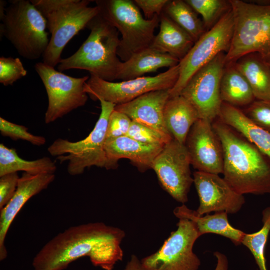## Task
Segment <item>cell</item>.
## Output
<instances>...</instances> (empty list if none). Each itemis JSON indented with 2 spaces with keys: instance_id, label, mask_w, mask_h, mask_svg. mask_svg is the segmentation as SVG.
<instances>
[{
  "instance_id": "obj_1",
  "label": "cell",
  "mask_w": 270,
  "mask_h": 270,
  "mask_svg": "<svg viewBox=\"0 0 270 270\" xmlns=\"http://www.w3.org/2000/svg\"><path fill=\"white\" fill-rule=\"evenodd\" d=\"M124 236L120 228L103 222L71 226L50 240L32 265L34 270H64L71 262L88 256L94 266L112 270L123 258L120 244Z\"/></svg>"
},
{
  "instance_id": "obj_2",
  "label": "cell",
  "mask_w": 270,
  "mask_h": 270,
  "mask_svg": "<svg viewBox=\"0 0 270 270\" xmlns=\"http://www.w3.org/2000/svg\"><path fill=\"white\" fill-rule=\"evenodd\" d=\"M212 126L222 144L226 182L243 195L270 194V158L218 118Z\"/></svg>"
},
{
  "instance_id": "obj_3",
  "label": "cell",
  "mask_w": 270,
  "mask_h": 270,
  "mask_svg": "<svg viewBox=\"0 0 270 270\" xmlns=\"http://www.w3.org/2000/svg\"><path fill=\"white\" fill-rule=\"evenodd\" d=\"M86 28L90 31L88 38L73 54L62 58L58 71L83 70L102 80L114 81L122 63L117 55L118 31L99 14Z\"/></svg>"
},
{
  "instance_id": "obj_4",
  "label": "cell",
  "mask_w": 270,
  "mask_h": 270,
  "mask_svg": "<svg viewBox=\"0 0 270 270\" xmlns=\"http://www.w3.org/2000/svg\"><path fill=\"white\" fill-rule=\"evenodd\" d=\"M45 18L50 34L42 62L54 67L60 63L64 48L99 14L98 8L88 6L90 0H31Z\"/></svg>"
},
{
  "instance_id": "obj_5",
  "label": "cell",
  "mask_w": 270,
  "mask_h": 270,
  "mask_svg": "<svg viewBox=\"0 0 270 270\" xmlns=\"http://www.w3.org/2000/svg\"><path fill=\"white\" fill-rule=\"evenodd\" d=\"M228 1L234 26L230 44L226 54V64L254 53L270 60V4Z\"/></svg>"
},
{
  "instance_id": "obj_6",
  "label": "cell",
  "mask_w": 270,
  "mask_h": 270,
  "mask_svg": "<svg viewBox=\"0 0 270 270\" xmlns=\"http://www.w3.org/2000/svg\"><path fill=\"white\" fill-rule=\"evenodd\" d=\"M9 2L0 19V38L5 36L24 58L38 59L50 42L45 18L30 0H12Z\"/></svg>"
},
{
  "instance_id": "obj_7",
  "label": "cell",
  "mask_w": 270,
  "mask_h": 270,
  "mask_svg": "<svg viewBox=\"0 0 270 270\" xmlns=\"http://www.w3.org/2000/svg\"><path fill=\"white\" fill-rule=\"evenodd\" d=\"M99 14L121 34L117 55L122 62L150 46L160 16L144 18L134 0H96Z\"/></svg>"
},
{
  "instance_id": "obj_8",
  "label": "cell",
  "mask_w": 270,
  "mask_h": 270,
  "mask_svg": "<svg viewBox=\"0 0 270 270\" xmlns=\"http://www.w3.org/2000/svg\"><path fill=\"white\" fill-rule=\"evenodd\" d=\"M101 112L96 125L85 138L72 142L57 138L48 148V152L57 156L60 163L68 161L67 170L71 176L82 174L92 166L106 168L107 158L104 150L109 117L115 104L100 100Z\"/></svg>"
},
{
  "instance_id": "obj_9",
  "label": "cell",
  "mask_w": 270,
  "mask_h": 270,
  "mask_svg": "<svg viewBox=\"0 0 270 270\" xmlns=\"http://www.w3.org/2000/svg\"><path fill=\"white\" fill-rule=\"evenodd\" d=\"M231 9L224 14L210 30L196 40L178 64L179 76L169 90L170 98L180 96L192 77L216 56L229 49L234 30Z\"/></svg>"
},
{
  "instance_id": "obj_10",
  "label": "cell",
  "mask_w": 270,
  "mask_h": 270,
  "mask_svg": "<svg viewBox=\"0 0 270 270\" xmlns=\"http://www.w3.org/2000/svg\"><path fill=\"white\" fill-rule=\"evenodd\" d=\"M34 68L48 94V106L44 116L46 124L52 122L85 105L88 96L85 92L84 86L88 76H68L43 62L36 64Z\"/></svg>"
},
{
  "instance_id": "obj_11",
  "label": "cell",
  "mask_w": 270,
  "mask_h": 270,
  "mask_svg": "<svg viewBox=\"0 0 270 270\" xmlns=\"http://www.w3.org/2000/svg\"><path fill=\"white\" fill-rule=\"evenodd\" d=\"M179 65L154 76H142L134 79L113 82L90 74L84 90L93 100H104L116 105L130 102L147 92L170 90L179 76Z\"/></svg>"
},
{
  "instance_id": "obj_12",
  "label": "cell",
  "mask_w": 270,
  "mask_h": 270,
  "mask_svg": "<svg viewBox=\"0 0 270 270\" xmlns=\"http://www.w3.org/2000/svg\"><path fill=\"white\" fill-rule=\"evenodd\" d=\"M177 226L158 250L140 260L145 270H198L200 260L193 246L200 236L188 220L180 218Z\"/></svg>"
},
{
  "instance_id": "obj_13",
  "label": "cell",
  "mask_w": 270,
  "mask_h": 270,
  "mask_svg": "<svg viewBox=\"0 0 270 270\" xmlns=\"http://www.w3.org/2000/svg\"><path fill=\"white\" fill-rule=\"evenodd\" d=\"M225 56L226 54L221 52L200 68L180 94L192 105L200 119L212 123L218 118L222 102L220 86L226 64Z\"/></svg>"
},
{
  "instance_id": "obj_14",
  "label": "cell",
  "mask_w": 270,
  "mask_h": 270,
  "mask_svg": "<svg viewBox=\"0 0 270 270\" xmlns=\"http://www.w3.org/2000/svg\"><path fill=\"white\" fill-rule=\"evenodd\" d=\"M190 164L185 145L173 138L164 146L152 167L162 188L183 204L188 202V193L194 183Z\"/></svg>"
},
{
  "instance_id": "obj_15",
  "label": "cell",
  "mask_w": 270,
  "mask_h": 270,
  "mask_svg": "<svg viewBox=\"0 0 270 270\" xmlns=\"http://www.w3.org/2000/svg\"><path fill=\"white\" fill-rule=\"evenodd\" d=\"M193 179L199 198L196 210L199 215L213 212L235 214L245 203L244 195L236 192L218 174L196 170Z\"/></svg>"
},
{
  "instance_id": "obj_16",
  "label": "cell",
  "mask_w": 270,
  "mask_h": 270,
  "mask_svg": "<svg viewBox=\"0 0 270 270\" xmlns=\"http://www.w3.org/2000/svg\"><path fill=\"white\" fill-rule=\"evenodd\" d=\"M184 145L190 164L197 171L222 174V146L211 122L198 119L190 130Z\"/></svg>"
},
{
  "instance_id": "obj_17",
  "label": "cell",
  "mask_w": 270,
  "mask_h": 270,
  "mask_svg": "<svg viewBox=\"0 0 270 270\" xmlns=\"http://www.w3.org/2000/svg\"><path fill=\"white\" fill-rule=\"evenodd\" d=\"M55 178L54 174H31L24 172L18 180L16 191L0 211V260L7 256L4 240L8 230L24 204L33 196L46 188Z\"/></svg>"
},
{
  "instance_id": "obj_18",
  "label": "cell",
  "mask_w": 270,
  "mask_h": 270,
  "mask_svg": "<svg viewBox=\"0 0 270 270\" xmlns=\"http://www.w3.org/2000/svg\"><path fill=\"white\" fill-rule=\"evenodd\" d=\"M169 90L147 92L130 102L116 105L114 110L124 114L132 121L173 138L166 128L164 118V106L170 98Z\"/></svg>"
},
{
  "instance_id": "obj_19",
  "label": "cell",
  "mask_w": 270,
  "mask_h": 270,
  "mask_svg": "<svg viewBox=\"0 0 270 270\" xmlns=\"http://www.w3.org/2000/svg\"><path fill=\"white\" fill-rule=\"evenodd\" d=\"M164 146L146 144L127 136L106 141V169H116L121 158H128L142 172L152 168L153 162Z\"/></svg>"
},
{
  "instance_id": "obj_20",
  "label": "cell",
  "mask_w": 270,
  "mask_h": 270,
  "mask_svg": "<svg viewBox=\"0 0 270 270\" xmlns=\"http://www.w3.org/2000/svg\"><path fill=\"white\" fill-rule=\"evenodd\" d=\"M174 214L179 219L185 218L192 221L200 236L208 233L216 234L228 238L235 245H239L242 244L246 234L230 224L228 214L226 212L200 216L196 210L190 209L183 204L176 208Z\"/></svg>"
},
{
  "instance_id": "obj_21",
  "label": "cell",
  "mask_w": 270,
  "mask_h": 270,
  "mask_svg": "<svg viewBox=\"0 0 270 270\" xmlns=\"http://www.w3.org/2000/svg\"><path fill=\"white\" fill-rule=\"evenodd\" d=\"M160 16V32L150 48L180 60L194 44L192 38L163 12Z\"/></svg>"
},
{
  "instance_id": "obj_22",
  "label": "cell",
  "mask_w": 270,
  "mask_h": 270,
  "mask_svg": "<svg viewBox=\"0 0 270 270\" xmlns=\"http://www.w3.org/2000/svg\"><path fill=\"white\" fill-rule=\"evenodd\" d=\"M270 158V132L255 124L238 107L222 102L218 118Z\"/></svg>"
},
{
  "instance_id": "obj_23",
  "label": "cell",
  "mask_w": 270,
  "mask_h": 270,
  "mask_svg": "<svg viewBox=\"0 0 270 270\" xmlns=\"http://www.w3.org/2000/svg\"><path fill=\"white\" fill-rule=\"evenodd\" d=\"M180 61L168 54L148 48L122 62L116 79L127 80L144 76V74L156 72L162 68L175 66Z\"/></svg>"
},
{
  "instance_id": "obj_24",
  "label": "cell",
  "mask_w": 270,
  "mask_h": 270,
  "mask_svg": "<svg viewBox=\"0 0 270 270\" xmlns=\"http://www.w3.org/2000/svg\"><path fill=\"white\" fill-rule=\"evenodd\" d=\"M164 118L173 138L184 144L192 126L200 119L192 105L181 95L168 100L164 108Z\"/></svg>"
},
{
  "instance_id": "obj_25",
  "label": "cell",
  "mask_w": 270,
  "mask_h": 270,
  "mask_svg": "<svg viewBox=\"0 0 270 270\" xmlns=\"http://www.w3.org/2000/svg\"><path fill=\"white\" fill-rule=\"evenodd\" d=\"M250 85L255 98L270 101V64L259 54H247L234 64Z\"/></svg>"
},
{
  "instance_id": "obj_26",
  "label": "cell",
  "mask_w": 270,
  "mask_h": 270,
  "mask_svg": "<svg viewBox=\"0 0 270 270\" xmlns=\"http://www.w3.org/2000/svg\"><path fill=\"white\" fill-rule=\"evenodd\" d=\"M230 65L228 68H224L221 78V100L222 102L236 107L248 106L255 99L252 88L235 65Z\"/></svg>"
},
{
  "instance_id": "obj_27",
  "label": "cell",
  "mask_w": 270,
  "mask_h": 270,
  "mask_svg": "<svg viewBox=\"0 0 270 270\" xmlns=\"http://www.w3.org/2000/svg\"><path fill=\"white\" fill-rule=\"evenodd\" d=\"M56 170V163L49 157L25 160L18 156L15 149L0 144V176L19 171L31 174H54Z\"/></svg>"
},
{
  "instance_id": "obj_28",
  "label": "cell",
  "mask_w": 270,
  "mask_h": 270,
  "mask_svg": "<svg viewBox=\"0 0 270 270\" xmlns=\"http://www.w3.org/2000/svg\"><path fill=\"white\" fill-rule=\"evenodd\" d=\"M163 12L186 31L194 42L206 32L202 20L185 0H168Z\"/></svg>"
},
{
  "instance_id": "obj_29",
  "label": "cell",
  "mask_w": 270,
  "mask_h": 270,
  "mask_svg": "<svg viewBox=\"0 0 270 270\" xmlns=\"http://www.w3.org/2000/svg\"><path fill=\"white\" fill-rule=\"evenodd\" d=\"M262 228L252 234H245L242 244L245 246L253 255L258 270H268L265 258V247L270 232V208L262 212Z\"/></svg>"
},
{
  "instance_id": "obj_30",
  "label": "cell",
  "mask_w": 270,
  "mask_h": 270,
  "mask_svg": "<svg viewBox=\"0 0 270 270\" xmlns=\"http://www.w3.org/2000/svg\"><path fill=\"white\" fill-rule=\"evenodd\" d=\"M202 17L204 26L212 27L230 8L229 1L222 0H185Z\"/></svg>"
},
{
  "instance_id": "obj_31",
  "label": "cell",
  "mask_w": 270,
  "mask_h": 270,
  "mask_svg": "<svg viewBox=\"0 0 270 270\" xmlns=\"http://www.w3.org/2000/svg\"><path fill=\"white\" fill-rule=\"evenodd\" d=\"M127 136L140 142L164 146L174 138L166 136L160 132L132 121Z\"/></svg>"
},
{
  "instance_id": "obj_32",
  "label": "cell",
  "mask_w": 270,
  "mask_h": 270,
  "mask_svg": "<svg viewBox=\"0 0 270 270\" xmlns=\"http://www.w3.org/2000/svg\"><path fill=\"white\" fill-rule=\"evenodd\" d=\"M0 132L3 136L14 140H26L35 146H40L46 142L44 137L30 134L26 126L12 123L2 117L0 118Z\"/></svg>"
},
{
  "instance_id": "obj_33",
  "label": "cell",
  "mask_w": 270,
  "mask_h": 270,
  "mask_svg": "<svg viewBox=\"0 0 270 270\" xmlns=\"http://www.w3.org/2000/svg\"><path fill=\"white\" fill-rule=\"evenodd\" d=\"M27 74V70L18 58H0V83L11 86Z\"/></svg>"
},
{
  "instance_id": "obj_34",
  "label": "cell",
  "mask_w": 270,
  "mask_h": 270,
  "mask_svg": "<svg viewBox=\"0 0 270 270\" xmlns=\"http://www.w3.org/2000/svg\"><path fill=\"white\" fill-rule=\"evenodd\" d=\"M244 112L255 124L270 132V101L254 100Z\"/></svg>"
},
{
  "instance_id": "obj_35",
  "label": "cell",
  "mask_w": 270,
  "mask_h": 270,
  "mask_svg": "<svg viewBox=\"0 0 270 270\" xmlns=\"http://www.w3.org/2000/svg\"><path fill=\"white\" fill-rule=\"evenodd\" d=\"M131 122L126 114L114 110L109 117L106 141L126 136Z\"/></svg>"
},
{
  "instance_id": "obj_36",
  "label": "cell",
  "mask_w": 270,
  "mask_h": 270,
  "mask_svg": "<svg viewBox=\"0 0 270 270\" xmlns=\"http://www.w3.org/2000/svg\"><path fill=\"white\" fill-rule=\"evenodd\" d=\"M19 178L17 172L0 176V210L6 206L14 196Z\"/></svg>"
},
{
  "instance_id": "obj_37",
  "label": "cell",
  "mask_w": 270,
  "mask_h": 270,
  "mask_svg": "<svg viewBox=\"0 0 270 270\" xmlns=\"http://www.w3.org/2000/svg\"><path fill=\"white\" fill-rule=\"evenodd\" d=\"M168 0H134L136 5L142 10L146 19H152L155 15L160 16Z\"/></svg>"
},
{
  "instance_id": "obj_38",
  "label": "cell",
  "mask_w": 270,
  "mask_h": 270,
  "mask_svg": "<svg viewBox=\"0 0 270 270\" xmlns=\"http://www.w3.org/2000/svg\"><path fill=\"white\" fill-rule=\"evenodd\" d=\"M214 256L216 259L214 270H228V261L226 256L219 252H215Z\"/></svg>"
},
{
  "instance_id": "obj_39",
  "label": "cell",
  "mask_w": 270,
  "mask_h": 270,
  "mask_svg": "<svg viewBox=\"0 0 270 270\" xmlns=\"http://www.w3.org/2000/svg\"><path fill=\"white\" fill-rule=\"evenodd\" d=\"M124 270H145L141 261L135 255H132Z\"/></svg>"
},
{
  "instance_id": "obj_40",
  "label": "cell",
  "mask_w": 270,
  "mask_h": 270,
  "mask_svg": "<svg viewBox=\"0 0 270 270\" xmlns=\"http://www.w3.org/2000/svg\"><path fill=\"white\" fill-rule=\"evenodd\" d=\"M6 4V2L3 0L0 1V19L2 18L5 13V10L6 7L5 6Z\"/></svg>"
},
{
  "instance_id": "obj_41",
  "label": "cell",
  "mask_w": 270,
  "mask_h": 270,
  "mask_svg": "<svg viewBox=\"0 0 270 270\" xmlns=\"http://www.w3.org/2000/svg\"><path fill=\"white\" fill-rule=\"evenodd\" d=\"M270 64V60H269Z\"/></svg>"
}]
</instances>
